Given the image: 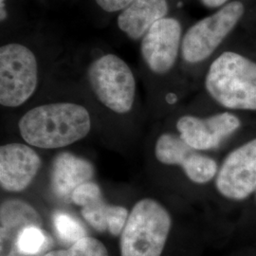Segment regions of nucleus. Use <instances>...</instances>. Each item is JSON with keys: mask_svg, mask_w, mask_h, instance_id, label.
Wrapping results in <instances>:
<instances>
[{"mask_svg": "<svg viewBox=\"0 0 256 256\" xmlns=\"http://www.w3.org/2000/svg\"><path fill=\"white\" fill-rule=\"evenodd\" d=\"M240 126L241 120L229 112L214 114L208 118L185 115L176 122L180 138L198 151L220 146L226 138L238 131Z\"/></svg>", "mask_w": 256, "mask_h": 256, "instance_id": "nucleus-10", "label": "nucleus"}, {"mask_svg": "<svg viewBox=\"0 0 256 256\" xmlns=\"http://www.w3.org/2000/svg\"><path fill=\"white\" fill-rule=\"evenodd\" d=\"M167 0H133L117 19L120 30L129 38L142 39L156 22L166 18Z\"/></svg>", "mask_w": 256, "mask_h": 256, "instance_id": "nucleus-15", "label": "nucleus"}, {"mask_svg": "<svg viewBox=\"0 0 256 256\" xmlns=\"http://www.w3.org/2000/svg\"><path fill=\"white\" fill-rule=\"evenodd\" d=\"M178 20L164 18L156 22L142 39L140 52L147 66L156 74L168 72L176 61L182 44Z\"/></svg>", "mask_w": 256, "mask_h": 256, "instance_id": "nucleus-9", "label": "nucleus"}, {"mask_svg": "<svg viewBox=\"0 0 256 256\" xmlns=\"http://www.w3.org/2000/svg\"><path fill=\"white\" fill-rule=\"evenodd\" d=\"M4 1H5V0H0V9H1L0 14H1V20H2V21L6 18V14H7L6 12H5V10H4V7H5Z\"/></svg>", "mask_w": 256, "mask_h": 256, "instance_id": "nucleus-21", "label": "nucleus"}, {"mask_svg": "<svg viewBox=\"0 0 256 256\" xmlns=\"http://www.w3.org/2000/svg\"><path fill=\"white\" fill-rule=\"evenodd\" d=\"M202 3L210 8H216V7H220V6H224V4L228 1V0H202Z\"/></svg>", "mask_w": 256, "mask_h": 256, "instance_id": "nucleus-20", "label": "nucleus"}, {"mask_svg": "<svg viewBox=\"0 0 256 256\" xmlns=\"http://www.w3.org/2000/svg\"><path fill=\"white\" fill-rule=\"evenodd\" d=\"M88 79L98 100L110 110L126 114L134 104L136 81L131 68L115 54L102 55L88 70Z\"/></svg>", "mask_w": 256, "mask_h": 256, "instance_id": "nucleus-4", "label": "nucleus"}, {"mask_svg": "<svg viewBox=\"0 0 256 256\" xmlns=\"http://www.w3.org/2000/svg\"><path fill=\"white\" fill-rule=\"evenodd\" d=\"M41 167V158L22 144L0 147V184L8 192L24 191L32 182Z\"/></svg>", "mask_w": 256, "mask_h": 256, "instance_id": "nucleus-12", "label": "nucleus"}, {"mask_svg": "<svg viewBox=\"0 0 256 256\" xmlns=\"http://www.w3.org/2000/svg\"><path fill=\"white\" fill-rule=\"evenodd\" d=\"M156 160L166 165H180L186 176L196 184H206L216 176L218 166L209 156L200 154L172 133L160 135L156 142Z\"/></svg>", "mask_w": 256, "mask_h": 256, "instance_id": "nucleus-8", "label": "nucleus"}, {"mask_svg": "<svg viewBox=\"0 0 256 256\" xmlns=\"http://www.w3.org/2000/svg\"><path fill=\"white\" fill-rule=\"evenodd\" d=\"M54 223L58 236L68 243L74 244L76 241L86 238V230L82 225L66 212H56Z\"/></svg>", "mask_w": 256, "mask_h": 256, "instance_id": "nucleus-18", "label": "nucleus"}, {"mask_svg": "<svg viewBox=\"0 0 256 256\" xmlns=\"http://www.w3.org/2000/svg\"><path fill=\"white\" fill-rule=\"evenodd\" d=\"M28 226L43 227V220L30 204L21 200H8L0 207V256H22L18 241Z\"/></svg>", "mask_w": 256, "mask_h": 256, "instance_id": "nucleus-13", "label": "nucleus"}, {"mask_svg": "<svg viewBox=\"0 0 256 256\" xmlns=\"http://www.w3.org/2000/svg\"><path fill=\"white\" fill-rule=\"evenodd\" d=\"M19 131L32 146L55 149L68 146L86 137L92 128L88 111L72 102L39 106L20 119Z\"/></svg>", "mask_w": 256, "mask_h": 256, "instance_id": "nucleus-1", "label": "nucleus"}, {"mask_svg": "<svg viewBox=\"0 0 256 256\" xmlns=\"http://www.w3.org/2000/svg\"><path fill=\"white\" fill-rule=\"evenodd\" d=\"M216 187L230 200H244L256 192V138L232 150L218 169Z\"/></svg>", "mask_w": 256, "mask_h": 256, "instance_id": "nucleus-7", "label": "nucleus"}, {"mask_svg": "<svg viewBox=\"0 0 256 256\" xmlns=\"http://www.w3.org/2000/svg\"><path fill=\"white\" fill-rule=\"evenodd\" d=\"M38 64L34 54L22 44L10 43L0 48V104L18 108L36 90Z\"/></svg>", "mask_w": 256, "mask_h": 256, "instance_id": "nucleus-5", "label": "nucleus"}, {"mask_svg": "<svg viewBox=\"0 0 256 256\" xmlns=\"http://www.w3.org/2000/svg\"><path fill=\"white\" fill-rule=\"evenodd\" d=\"M48 241L42 227L28 226L19 236L18 241L19 254L22 256H37L46 247Z\"/></svg>", "mask_w": 256, "mask_h": 256, "instance_id": "nucleus-17", "label": "nucleus"}, {"mask_svg": "<svg viewBox=\"0 0 256 256\" xmlns=\"http://www.w3.org/2000/svg\"><path fill=\"white\" fill-rule=\"evenodd\" d=\"M94 176V167L86 160L62 152L55 156L50 170V184L56 196L70 198L74 190Z\"/></svg>", "mask_w": 256, "mask_h": 256, "instance_id": "nucleus-14", "label": "nucleus"}, {"mask_svg": "<svg viewBox=\"0 0 256 256\" xmlns=\"http://www.w3.org/2000/svg\"><path fill=\"white\" fill-rule=\"evenodd\" d=\"M72 202L81 207L84 220L93 229L108 232L113 236H120L128 221V210L122 206L108 205L98 184L90 182L80 185L72 192Z\"/></svg>", "mask_w": 256, "mask_h": 256, "instance_id": "nucleus-11", "label": "nucleus"}, {"mask_svg": "<svg viewBox=\"0 0 256 256\" xmlns=\"http://www.w3.org/2000/svg\"><path fill=\"white\" fill-rule=\"evenodd\" d=\"M171 228V216L160 202H138L120 234V256H162Z\"/></svg>", "mask_w": 256, "mask_h": 256, "instance_id": "nucleus-3", "label": "nucleus"}, {"mask_svg": "<svg viewBox=\"0 0 256 256\" xmlns=\"http://www.w3.org/2000/svg\"><path fill=\"white\" fill-rule=\"evenodd\" d=\"M44 256H110L108 248L96 238L86 236L66 250L48 252Z\"/></svg>", "mask_w": 256, "mask_h": 256, "instance_id": "nucleus-16", "label": "nucleus"}, {"mask_svg": "<svg viewBox=\"0 0 256 256\" xmlns=\"http://www.w3.org/2000/svg\"><path fill=\"white\" fill-rule=\"evenodd\" d=\"M205 86L220 106L234 110H256V63L226 52L210 64Z\"/></svg>", "mask_w": 256, "mask_h": 256, "instance_id": "nucleus-2", "label": "nucleus"}, {"mask_svg": "<svg viewBox=\"0 0 256 256\" xmlns=\"http://www.w3.org/2000/svg\"><path fill=\"white\" fill-rule=\"evenodd\" d=\"M244 12L242 2L232 1L192 25L183 36L182 55L184 61L198 64L206 60L238 25Z\"/></svg>", "mask_w": 256, "mask_h": 256, "instance_id": "nucleus-6", "label": "nucleus"}, {"mask_svg": "<svg viewBox=\"0 0 256 256\" xmlns=\"http://www.w3.org/2000/svg\"><path fill=\"white\" fill-rule=\"evenodd\" d=\"M102 9L108 12H122L130 5L133 0H95Z\"/></svg>", "mask_w": 256, "mask_h": 256, "instance_id": "nucleus-19", "label": "nucleus"}]
</instances>
